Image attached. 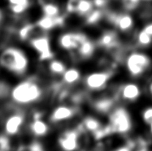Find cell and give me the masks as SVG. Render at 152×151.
I'll list each match as a JSON object with an SVG mask.
<instances>
[{
    "mask_svg": "<svg viewBox=\"0 0 152 151\" xmlns=\"http://www.w3.org/2000/svg\"><path fill=\"white\" fill-rule=\"evenodd\" d=\"M151 133H152V123L151 124Z\"/></svg>",
    "mask_w": 152,
    "mask_h": 151,
    "instance_id": "cell-36",
    "label": "cell"
},
{
    "mask_svg": "<svg viewBox=\"0 0 152 151\" xmlns=\"http://www.w3.org/2000/svg\"><path fill=\"white\" fill-rule=\"evenodd\" d=\"M115 151H132V149L127 145L125 146H123V147H120V148L116 149Z\"/></svg>",
    "mask_w": 152,
    "mask_h": 151,
    "instance_id": "cell-33",
    "label": "cell"
},
{
    "mask_svg": "<svg viewBox=\"0 0 152 151\" xmlns=\"http://www.w3.org/2000/svg\"><path fill=\"white\" fill-rule=\"evenodd\" d=\"M2 19H3V13H2V12L0 11V22H1V20H2Z\"/></svg>",
    "mask_w": 152,
    "mask_h": 151,
    "instance_id": "cell-35",
    "label": "cell"
},
{
    "mask_svg": "<svg viewBox=\"0 0 152 151\" xmlns=\"http://www.w3.org/2000/svg\"><path fill=\"white\" fill-rule=\"evenodd\" d=\"M151 63V58L146 54L133 51L126 58V68L131 76L139 77L147 70Z\"/></svg>",
    "mask_w": 152,
    "mask_h": 151,
    "instance_id": "cell-3",
    "label": "cell"
},
{
    "mask_svg": "<svg viewBox=\"0 0 152 151\" xmlns=\"http://www.w3.org/2000/svg\"><path fill=\"white\" fill-rule=\"evenodd\" d=\"M35 26L32 24H27L22 26L18 31V36L22 41L28 40L31 34L34 32Z\"/></svg>",
    "mask_w": 152,
    "mask_h": 151,
    "instance_id": "cell-25",
    "label": "cell"
},
{
    "mask_svg": "<svg viewBox=\"0 0 152 151\" xmlns=\"http://www.w3.org/2000/svg\"><path fill=\"white\" fill-rule=\"evenodd\" d=\"M119 93L121 98L124 100L133 102L137 99V98L140 96L141 91L137 85L129 83L121 86Z\"/></svg>",
    "mask_w": 152,
    "mask_h": 151,
    "instance_id": "cell-12",
    "label": "cell"
},
{
    "mask_svg": "<svg viewBox=\"0 0 152 151\" xmlns=\"http://www.w3.org/2000/svg\"><path fill=\"white\" fill-rule=\"evenodd\" d=\"M112 76V71L94 72L87 76L86 78V85L90 90H99L105 86Z\"/></svg>",
    "mask_w": 152,
    "mask_h": 151,
    "instance_id": "cell-9",
    "label": "cell"
},
{
    "mask_svg": "<svg viewBox=\"0 0 152 151\" xmlns=\"http://www.w3.org/2000/svg\"><path fill=\"white\" fill-rule=\"evenodd\" d=\"M64 21L65 20L63 15H59L56 17H50L44 15L37 20L36 25L43 31H49L58 26H63Z\"/></svg>",
    "mask_w": 152,
    "mask_h": 151,
    "instance_id": "cell-10",
    "label": "cell"
},
{
    "mask_svg": "<svg viewBox=\"0 0 152 151\" xmlns=\"http://www.w3.org/2000/svg\"><path fill=\"white\" fill-rule=\"evenodd\" d=\"M29 43L39 55V59L41 61L45 60H52L54 53L51 50L50 42L49 37L43 35L39 37L32 38L29 41Z\"/></svg>",
    "mask_w": 152,
    "mask_h": 151,
    "instance_id": "cell-6",
    "label": "cell"
},
{
    "mask_svg": "<svg viewBox=\"0 0 152 151\" xmlns=\"http://www.w3.org/2000/svg\"><path fill=\"white\" fill-rule=\"evenodd\" d=\"M0 151H2V150H0Z\"/></svg>",
    "mask_w": 152,
    "mask_h": 151,
    "instance_id": "cell-38",
    "label": "cell"
},
{
    "mask_svg": "<svg viewBox=\"0 0 152 151\" xmlns=\"http://www.w3.org/2000/svg\"><path fill=\"white\" fill-rule=\"evenodd\" d=\"M115 100L112 98H102L94 102V107L100 113H107L114 105Z\"/></svg>",
    "mask_w": 152,
    "mask_h": 151,
    "instance_id": "cell-17",
    "label": "cell"
},
{
    "mask_svg": "<svg viewBox=\"0 0 152 151\" xmlns=\"http://www.w3.org/2000/svg\"><path fill=\"white\" fill-rule=\"evenodd\" d=\"M143 30L152 37V23H149L145 25V27L143 28Z\"/></svg>",
    "mask_w": 152,
    "mask_h": 151,
    "instance_id": "cell-32",
    "label": "cell"
},
{
    "mask_svg": "<svg viewBox=\"0 0 152 151\" xmlns=\"http://www.w3.org/2000/svg\"><path fill=\"white\" fill-rule=\"evenodd\" d=\"M107 19L115 27L122 32H128L134 27V20L128 13H107Z\"/></svg>",
    "mask_w": 152,
    "mask_h": 151,
    "instance_id": "cell-7",
    "label": "cell"
},
{
    "mask_svg": "<svg viewBox=\"0 0 152 151\" xmlns=\"http://www.w3.org/2000/svg\"><path fill=\"white\" fill-rule=\"evenodd\" d=\"M137 40L141 46H148L152 43V37L143 29L138 33Z\"/></svg>",
    "mask_w": 152,
    "mask_h": 151,
    "instance_id": "cell-26",
    "label": "cell"
},
{
    "mask_svg": "<svg viewBox=\"0 0 152 151\" xmlns=\"http://www.w3.org/2000/svg\"><path fill=\"white\" fill-rule=\"evenodd\" d=\"M94 5L98 8H102L106 7V5L108 3V0H94Z\"/></svg>",
    "mask_w": 152,
    "mask_h": 151,
    "instance_id": "cell-30",
    "label": "cell"
},
{
    "mask_svg": "<svg viewBox=\"0 0 152 151\" xmlns=\"http://www.w3.org/2000/svg\"><path fill=\"white\" fill-rule=\"evenodd\" d=\"M141 0H123L124 7L128 10H133L137 7Z\"/></svg>",
    "mask_w": 152,
    "mask_h": 151,
    "instance_id": "cell-28",
    "label": "cell"
},
{
    "mask_svg": "<svg viewBox=\"0 0 152 151\" xmlns=\"http://www.w3.org/2000/svg\"><path fill=\"white\" fill-rule=\"evenodd\" d=\"M77 113V109L68 107H59L53 111L50 115V120L52 122H59L72 118Z\"/></svg>",
    "mask_w": 152,
    "mask_h": 151,
    "instance_id": "cell-13",
    "label": "cell"
},
{
    "mask_svg": "<svg viewBox=\"0 0 152 151\" xmlns=\"http://www.w3.org/2000/svg\"><path fill=\"white\" fill-rule=\"evenodd\" d=\"M42 8L44 15L50 16V17H56L59 15V7L56 3H45L43 5H42Z\"/></svg>",
    "mask_w": 152,
    "mask_h": 151,
    "instance_id": "cell-22",
    "label": "cell"
},
{
    "mask_svg": "<svg viewBox=\"0 0 152 151\" xmlns=\"http://www.w3.org/2000/svg\"><path fill=\"white\" fill-rule=\"evenodd\" d=\"M81 126L84 128V130L91 132L92 133H95L96 131L99 130L102 128L99 122L93 117L86 118L81 123Z\"/></svg>",
    "mask_w": 152,
    "mask_h": 151,
    "instance_id": "cell-20",
    "label": "cell"
},
{
    "mask_svg": "<svg viewBox=\"0 0 152 151\" xmlns=\"http://www.w3.org/2000/svg\"><path fill=\"white\" fill-rule=\"evenodd\" d=\"M95 50V45L89 38L85 41L78 48L77 52L81 59H88L93 55Z\"/></svg>",
    "mask_w": 152,
    "mask_h": 151,
    "instance_id": "cell-16",
    "label": "cell"
},
{
    "mask_svg": "<svg viewBox=\"0 0 152 151\" xmlns=\"http://www.w3.org/2000/svg\"><path fill=\"white\" fill-rule=\"evenodd\" d=\"M79 136L80 132L77 129L66 131L59 136V146L64 151L76 150L79 145Z\"/></svg>",
    "mask_w": 152,
    "mask_h": 151,
    "instance_id": "cell-8",
    "label": "cell"
},
{
    "mask_svg": "<svg viewBox=\"0 0 152 151\" xmlns=\"http://www.w3.org/2000/svg\"><path fill=\"white\" fill-rule=\"evenodd\" d=\"M8 92V88L3 83L0 84V96H5Z\"/></svg>",
    "mask_w": 152,
    "mask_h": 151,
    "instance_id": "cell-31",
    "label": "cell"
},
{
    "mask_svg": "<svg viewBox=\"0 0 152 151\" xmlns=\"http://www.w3.org/2000/svg\"><path fill=\"white\" fill-rule=\"evenodd\" d=\"M146 1H150V0H146Z\"/></svg>",
    "mask_w": 152,
    "mask_h": 151,
    "instance_id": "cell-37",
    "label": "cell"
},
{
    "mask_svg": "<svg viewBox=\"0 0 152 151\" xmlns=\"http://www.w3.org/2000/svg\"><path fill=\"white\" fill-rule=\"evenodd\" d=\"M49 69L54 74H64L66 71V67L63 62L52 59L49 63Z\"/></svg>",
    "mask_w": 152,
    "mask_h": 151,
    "instance_id": "cell-23",
    "label": "cell"
},
{
    "mask_svg": "<svg viewBox=\"0 0 152 151\" xmlns=\"http://www.w3.org/2000/svg\"><path fill=\"white\" fill-rule=\"evenodd\" d=\"M149 90H150V93H151V94L152 95V83L151 84V85H150Z\"/></svg>",
    "mask_w": 152,
    "mask_h": 151,
    "instance_id": "cell-34",
    "label": "cell"
},
{
    "mask_svg": "<svg viewBox=\"0 0 152 151\" xmlns=\"http://www.w3.org/2000/svg\"><path fill=\"white\" fill-rule=\"evenodd\" d=\"M30 129L34 135L42 136L48 133L49 128L47 123H44L43 121H42L41 120H35L30 125Z\"/></svg>",
    "mask_w": 152,
    "mask_h": 151,
    "instance_id": "cell-19",
    "label": "cell"
},
{
    "mask_svg": "<svg viewBox=\"0 0 152 151\" xmlns=\"http://www.w3.org/2000/svg\"><path fill=\"white\" fill-rule=\"evenodd\" d=\"M25 118L20 114L13 115L10 116L5 123V130L7 134L15 135L20 131V127L24 123Z\"/></svg>",
    "mask_w": 152,
    "mask_h": 151,
    "instance_id": "cell-14",
    "label": "cell"
},
{
    "mask_svg": "<svg viewBox=\"0 0 152 151\" xmlns=\"http://www.w3.org/2000/svg\"><path fill=\"white\" fill-rule=\"evenodd\" d=\"M102 15H103V12L102 10H93L90 14H88L86 15V21L88 25H94V24H97L98 22H99L102 20Z\"/></svg>",
    "mask_w": 152,
    "mask_h": 151,
    "instance_id": "cell-24",
    "label": "cell"
},
{
    "mask_svg": "<svg viewBox=\"0 0 152 151\" xmlns=\"http://www.w3.org/2000/svg\"><path fill=\"white\" fill-rule=\"evenodd\" d=\"M17 151H44V149L40 143L34 142L30 145L20 146Z\"/></svg>",
    "mask_w": 152,
    "mask_h": 151,
    "instance_id": "cell-27",
    "label": "cell"
},
{
    "mask_svg": "<svg viewBox=\"0 0 152 151\" xmlns=\"http://www.w3.org/2000/svg\"><path fill=\"white\" fill-rule=\"evenodd\" d=\"M94 8V3L91 0H78L76 13L79 15H86L90 14Z\"/></svg>",
    "mask_w": 152,
    "mask_h": 151,
    "instance_id": "cell-18",
    "label": "cell"
},
{
    "mask_svg": "<svg viewBox=\"0 0 152 151\" xmlns=\"http://www.w3.org/2000/svg\"><path fill=\"white\" fill-rule=\"evenodd\" d=\"M86 39H88L86 35L82 33L68 32L59 36L58 42L62 49L68 51H74L77 50L80 46Z\"/></svg>",
    "mask_w": 152,
    "mask_h": 151,
    "instance_id": "cell-5",
    "label": "cell"
},
{
    "mask_svg": "<svg viewBox=\"0 0 152 151\" xmlns=\"http://www.w3.org/2000/svg\"><path fill=\"white\" fill-rule=\"evenodd\" d=\"M41 95V88L33 80L22 81L12 91L13 100L20 104H28L35 102L40 98Z\"/></svg>",
    "mask_w": 152,
    "mask_h": 151,
    "instance_id": "cell-2",
    "label": "cell"
},
{
    "mask_svg": "<svg viewBox=\"0 0 152 151\" xmlns=\"http://www.w3.org/2000/svg\"><path fill=\"white\" fill-rule=\"evenodd\" d=\"M81 77V73L77 68H69L63 74V80L67 84H73Z\"/></svg>",
    "mask_w": 152,
    "mask_h": 151,
    "instance_id": "cell-21",
    "label": "cell"
},
{
    "mask_svg": "<svg viewBox=\"0 0 152 151\" xmlns=\"http://www.w3.org/2000/svg\"><path fill=\"white\" fill-rule=\"evenodd\" d=\"M0 65L17 75H23L28 66L25 53L19 48L7 47L0 54Z\"/></svg>",
    "mask_w": 152,
    "mask_h": 151,
    "instance_id": "cell-1",
    "label": "cell"
},
{
    "mask_svg": "<svg viewBox=\"0 0 152 151\" xmlns=\"http://www.w3.org/2000/svg\"><path fill=\"white\" fill-rule=\"evenodd\" d=\"M143 120L145 121L147 124L152 123V107L146 109L142 114Z\"/></svg>",
    "mask_w": 152,
    "mask_h": 151,
    "instance_id": "cell-29",
    "label": "cell"
},
{
    "mask_svg": "<svg viewBox=\"0 0 152 151\" xmlns=\"http://www.w3.org/2000/svg\"><path fill=\"white\" fill-rule=\"evenodd\" d=\"M113 133H125L131 129L132 123L128 111L120 107L112 111L110 115V124Z\"/></svg>",
    "mask_w": 152,
    "mask_h": 151,
    "instance_id": "cell-4",
    "label": "cell"
},
{
    "mask_svg": "<svg viewBox=\"0 0 152 151\" xmlns=\"http://www.w3.org/2000/svg\"><path fill=\"white\" fill-rule=\"evenodd\" d=\"M99 46L105 48L107 50L115 49L120 43L119 37L117 34L114 31H106L101 35L99 39Z\"/></svg>",
    "mask_w": 152,
    "mask_h": 151,
    "instance_id": "cell-11",
    "label": "cell"
},
{
    "mask_svg": "<svg viewBox=\"0 0 152 151\" xmlns=\"http://www.w3.org/2000/svg\"><path fill=\"white\" fill-rule=\"evenodd\" d=\"M11 12L19 15L24 13L30 6V0H7Z\"/></svg>",
    "mask_w": 152,
    "mask_h": 151,
    "instance_id": "cell-15",
    "label": "cell"
}]
</instances>
